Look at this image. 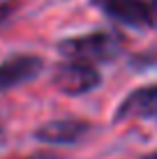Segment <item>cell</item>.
Segmentation results:
<instances>
[{"mask_svg": "<svg viewBox=\"0 0 157 159\" xmlns=\"http://www.w3.org/2000/svg\"><path fill=\"white\" fill-rule=\"evenodd\" d=\"M58 51L69 60L85 62H111L122 51V37L109 30L88 32L81 37H67L58 42Z\"/></svg>", "mask_w": 157, "mask_h": 159, "instance_id": "6da1fadb", "label": "cell"}, {"mask_svg": "<svg viewBox=\"0 0 157 159\" xmlns=\"http://www.w3.org/2000/svg\"><path fill=\"white\" fill-rule=\"evenodd\" d=\"M51 83L62 95L79 97V95H85V92L95 90L102 83V74L97 67H93L85 60H67V62H60L53 69Z\"/></svg>", "mask_w": 157, "mask_h": 159, "instance_id": "7a4b0ae2", "label": "cell"}, {"mask_svg": "<svg viewBox=\"0 0 157 159\" xmlns=\"http://www.w3.org/2000/svg\"><path fill=\"white\" fill-rule=\"evenodd\" d=\"M90 134V122L81 118H60L35 129V139L48 145H72Z\"/></svg>", "mask_w": 157, "mask_h": 159, "instance_id": "3957f363", "label": "cell"}, {"mask_svg": "<svg viewBox=\"0 0 157 159\" xmlns=\"http://www.w3.org/2000/svg\"><path fill=\"white\" fill-rule=\"evenodd\" d=\"M42 67H44V60L39 56H30V53H21V56L2 60L0 62V92L32 81L42 72Z\"/></svg>", "mask_w": 157, "mask_h": 159, "instance_id": "277c9868", "label": "cell"}, {"mask_svg": "<svg viewBox=\"0 0 157 159\" xmlns=\"http://www.w3.org/2000/svg\"><path fill=\"white\" fill-rule=\"evenodd\" d=\"M157 116V85H143L118 104L113 120L122 122L129 118H153Z\"/></svg>", "mask_w": 157, "mask_h": 159, "instance_id": "5b68a950", "label": "cell"}, {"mask_svg": "<svg viewBox=\"0 0 157 159\" xmlns=\"http://www.w3.org/2000/svg\"><path fill=\"white\" fill-rule=\"evenodd\" d=\"M93 5L99 7L106 16H111L113 21H118L122 25H129V28H148L145 19L132 5V0H93Z\"/></svg>", "mask_w": 157, "mask_h": 159, "instance_id": "8992f818", "label": "cell"}, {"mask_svg": "<svg viewBox=\"0 0 157 159\" xmlns=\"http://www.w3.org/2000/svg\"><path fill=\"white\" fill-rule=\"evenodd\" d=\"M132 5L141 12L148 28H157V0H132Z\"/></svg>", "mask_w": 157, "mask_h": 159, "instance_id": "52a82bcc", "label": "cell"}, {"mask_svg": "<svg viewBox=\"0 0 157 159\" xmlns=\"http://www.w3.org/2000/svg\"><path fill=\"white\" fill-rule=\"evenodd\" d=\"M12 12H14V7H12V5H7V2H2V5H0V25H2L5 21H7L9 16H12Z\"/></svg>", "mask_w": 157, "mask_h": 159, "instance_id": "ba28073f", "label": "cell"}, {"mask_svg": "<svg viewBox=\"0 0 157 159\" xmlns=\"http://www.w3.org/2000/svg\"><path fill=\"white\" fill-rule=\"evenodd\" d=\"M23 159H56V157L48 155V152H39V155H30V157H23Z\"/></svg>", "mask_w": 157, "mask_h": 159, "instance_id": "9c48e42d", "label": "cell"}, {"mask_svg": "<svg viewBox=\"0 0 157 159\" xmlns=\"http://www.w3.org/2000/svg\"><path fill=\"white\" fill-rule=\"evenodd\" d=\"M139 159H157V150L155 152H148V155H143V157H139Z\"/></svg>", "mask_w": 157, "mask_h": 159, "instance_id": "30bf717a", "label": "cell"}]
</instances>
